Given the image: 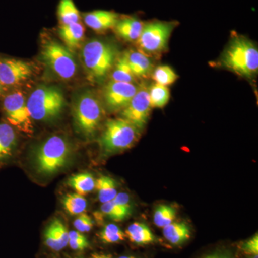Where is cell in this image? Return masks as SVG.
<instances>
[{
  "instance_id": "cell-15",
  "label": "cell",
  "mask_w": 258,
  "mask_h": 258,
  "mask_svg": "<svg viewBox=\"0 0 258 258\" xmlns=\"http://www.w3.org/2000/svg\"><path fill=\"white\" fill-rule=\"evenodd\" d=\"M16 130L7 122H0V167L8 164L18 147Z\"/></svg>"
},
{
  "instance_id": "cell-31",
  "label": "cell",
  "mask_w": 258,
  "mask_h": 258,
  "mask_svg": "<svg viewBox=\"0 0 258 258\" xmlns=\"http://www.w3.org/2000/svg\"><path fill=\"white\" fill-rule=\"evenodd\" d=\"M93 225L94 222L93 221L92 218L85 213L79 215L74 222L75 228L81 233L90 232L92 230Z\"/></svg>"
},
{
  "instance_id": "cell-32",
  "label": "cell",
  "mask_w": 258,
  "mask_h": 258,
  "mask_svg": "<svg viewBox=\"0 0 258 258\" xmlns=\"http://www.w3.org/2000/svg\"><path fill=\"white\" fill-rule=\"evenodd\" d=\"M241 249L244 254L249 255H256L258 254V236L257 234L253 236L252 238L246 241L242 244Z\"/></svg>"
},
{
  "instance_id": "cell-3",
  "label": "cell",
  "mask_w": 258,
  "mask_h": 258,
  "mask_svg": "<svg viewBox=\"0 0 258 258\" xmlns=\"http://www.w3.org/2000/svg\"><path fill=\"white\" fill-rule=\"evenodd\" d=\"M71 156L69 141L61 136H52L35 149L33 154L35 171L40 175H53L67 165Z\"/></svg>"
},
{
  "instance_id": "cell-18",
  "label": "cell",
  "mask_w": 258,
  "mask_h": 258,
  "mask_svg": "<svg viewBox=\"0 0 258 258\" xmlns=\"http://www.w3.org/2000/svg\"><path fill=\"white\" fill-rule=\"evenodd\" d=\"M58 34L67 48L69 50H73L77 48L84 39L85 28L81 21L69 25H60Z\"/></svg>"
},
{
  "instance_id": "cell-11",
  "label": "cell",
  "mask_w": 258,
  "mask_h": 258,
  "mask_svg": "<svg viewBox=\"0 0 258 258\" xmlns=\"http://www.w3.org/2000/svg\"><path fill=\"white\" fill-rule=\"evenodd\" d=\"M151 109L149 88L146 85H141L128 106L120 112V118L128 120L142 131L147 124Z\"/></svg>"
},
{
  "instance_id": "cell-28",
  "label": "cell",
  "mask_w": 258,
  "mask_h": 258,
  "mask_svg": "<svg viewBox=\"0 0 258 258\" xmlns=\"http://www.w3.org/2000/svg\"><path fill=\"white\" fill-rule=\"evenodd\" d=\"M152 77L156 83L168 86L176 82L179 76L170 66H160L153 71Z\"/></svg>"
},
{
  "instance_id": "cell-4",
  "label": "cell",
  "mask_w": 258,
  "mask_h": 258,
  "mask_svg": "<svg viewBox=\"0 0 258 258\" xmlns=\"http://www.w3.org/2000/svg\"><path fill=\"white\" fill-rule=\"evenodd\" d=\"M26 104L32 120L48 122L60 117L66 103L60 88L43 85L32 91Z\"/></svg>"
},
{
  "instance_id": "cell-8",
  "label": "cell",
  "mask_w": 258,
  "mask_h": 258,
  "mask_svg": "<svg viewBox=\"0 0 258 258\" xmlns=\"http://www.w3.org/2000/svg\"><path fill=\"white\" fill-rule=\"evenodd\" d=\"M2 100V111L5 121L15 130L31 135L33 125L27 108L26 99L21 91H8Z\"/></svg>"
},
{
  "instance_id": "cell-19",
  "label": "cell",
  "mask_w": 258,
  "mask_h": 258,
  "mask_svg": "<svg viewBox=\"0 0 258 258\" xmlns=\"http://www.w3.org/2000/svg\"><path fill=\"white\" fill-rule=\"evenodd\" d=\"M125 236L131 242L144 245L155 242L156 237L148 226L141 222H134L125 230Z\"/></svg>"
},
{
  "instance_id": "cell-30",
  "label": "cell",
  "mask_w": 258,
  "mask_h": 258,
  "mask_svg": "<svg viewBox=\"0 0 258 258\" xmlns=\"http://www.w3.org/2000/svg\"><path fill=\"white\" fill-rule=\"evenodd\" d=\"M99 237L103 243L113 244L124 241L126 236L118 226L109 224L103 227L99 233Z\"/></svg>"
},
{
  "instance_id": "cell-29",
  "label": "cell",
  "mask_w": 258,
  "mask_h": 258,
  "mask_svg": "<svg viewBox=\"0 0 258 258\" xmlns=\"http://www.w3.org/2000/svg\"><path fill=\"white\" fill-rule=\"evenodd\" d=\"M176 216V210L172 207L166 205H159L154 211V222L157 227L164 228L172 223Z\"/></svg>"
},
{
  "instance_id": "cell-13",
  "label": "cell",
  "mask_w": 258,
  "mask_h": 258,
  "mask_svg": "<svg viewBox=\"0 0 258 258\" xmlns=\"http://www.w3.org/2000/svg\"><path fill=\"white\" fill-rule=\"evenodd\" d=\"M120 15L113 11L108 10H93L83 13V22L93 31L102 33L113 29L118 21Z\"/></svg>"
},
{
  "instance_id": "cell-14",
  "label": "cell",
  "mask_w": 258,
  "mask_h": 258,
  "mask_svg": "<svg viewBox=\"0 0 258 258\" xmlns=\"http://www.w3.org/2000/svg\"><path fill=\"white\" fill-rule=\"evenodd\" d=\"M44 241L49 248L58 252L69 244V231L61 220L55 219L45 229Z\"/></svg>"
},
{
  "instance_id": "cell-35",
  "label": "cell",
  "mask_w": 258,
  "mask_h": 258,
  "mask_svg": "<svg viewBox=\"0 0 258 258\" xmlns=\"http://www.w3.org/2000/svg\"><path fill=\"white\" fill-rule=\"evenodd\" d=\"M203 258H233L231 254L227 253V252H218L208 254Z\"/></svg>"
},
{
  "instance_id": "cell-33",
  "label": "cell",
  "mask_w": 258,
  "mask_h": 258,
  "mask_svg": "<svg viewBox=\"0 0 258 258\" xmlns=\"http://www.w3.org/2000/svg\"><path fill=\"white\" fill-rule=\"evenodd\" d=\"M69 245L71 248L76 251H83L89 247L90 243L86 237L83 239L69 240Z\"/></svg>"
},
{
  "instance_id": "cell-5",
  "label": "cell",
  "mask_w": 258,
  "mask_h": 258,
  "mask_svg": "<svg viewBox=\"0 0 258 258\" xmlns=\"http://www.w3.org/2000/svg\"><path fill=\"white\" fill-rule=\"evenodd\" d=\"M74 124L79 133L86 138L96 134L104 117L101 100L92 91H85L77 96L73 106Z\"/></svg>"
},
{
  "instance_id": "cell-16",
  "label": "cell",
  "mask_w": 258,
  "mask_h": 258,
  "mask_svg": "<svg viewBox=\"0 0 258 258\" xmlns=\"http://www.w3.org/2000/svg\"><path fill=\"white\" fill-rule=\"evenodd\" d=\"M123 53L129 67L137 79H147L152 76L154 64L150 57L141 51L128 50Z\"/></svg>"
},
{
  "instance_id": "cell-9",
  "label": "cell",
  "mask_w": 258,
  "mask_h": 258,
  "mask_svg": "<svg viewBox=\"0 0 258 258\" xmlns=\"http://www.w3.org/2000/svg\"><path fill=\"white\" fill-rule=\"evenodd\" d=\"M41 58L55 76L64 81L72 79L77 72L74 56L71 50L59 42L52 40L44 44Z\"/></svg>"
},
{
  "instance_id": "cell-36",
  "label": "cell",
  "mask_w": 258,
  "mask_h": 258,
  "mask_svg": "<svg viewBox=\"0 0 258 258\" xmlns=\"http://www.w3.org/2000/svg\"><path fill=\"white\" fill-rule=\"evenodd\" d=\"M8 91H9L0 82V99H1Z\"/></svg>"
},
{
  "instance_id": "cell-1",
  "label": "cell",
  "mask_w": 258,
  "mask_h": 258,
  "mask_svg": "<svg viewBox=\"0 0 258 258\" xmlns=\"http://www.w3.org/2000/svg\"><path fill=\"white\" fill-rule=\"evenodd\" d=\"M219 63L241 77L254 79L258 72V50L252 40L242 35L232 37Z\"/></svg>"
},
{
  "instance_id": "cell-34",
  "label": "cell",
  "mask_w": 258,
  "mask_h": 258,
  "mask_svg": "<svg viewBox=\"0 0 258 258\" xmlns=\"http://www.w3.org/2000/svg\"><path fill=\"white\" fill-rule=\"evenodd\" d=\"M115 203L119 204L121 206L128 208L129 210H132V202H131L130 197L126 193L117 194L116 196L113 200Z\"/></svg>"
},
{
  "instance_id": "cell-25",
  "label": "cell",
  "mask_w": 258,
  "mask_h": 258,
  "mask_svg": "<svg viewBox=\"0 0 258 258\" xmlns=\"http://www.w3.org/2000/svg\"><path fill=\"white\" fill-rule=\"evenodd\" d=\"M63 208L69 215H79L87 209V201L82 195L77 193H69L62 199Z\"/></svg>"
},
{
  "instance_id": "cell-23",
  "label": "cell",
  "mask_w": 258,
  "mask_h": 258,
  "mask_svg": "<svg viewBox=\"0 0 258 258\" xmlns=\"http://www.w3.org/2000/svg\"><path fill=\"white\" fill-rule=\"evenodd\" d=\"M117 183L113 178L101 176L96 181L95 189L98 191V200L102 204L114 200L117 195Z\"/></svg>"
},
{
  "instance_id": "cell-22",
  "label": "cell",
  "mask_w": 258,
  "mask_h": 258,
  "mask_svg": "<svg viewBox=\"0 0 258 258\" xmlns=\"http://www.w3.org/2000/svg\"><path fill=\"white\" fill-rule=\"evenodd\" d=\"M68 185L80 195H88L95 189L96 180L90 173H80L71 176L68 180Z\"/></svg>"
},
{
  "instance_id": "cell-6",
  "label": "cell",
  "mask_w": 258,
  "mask_h": 258,
  "mask_svg": "<svg viewBox=\"0 0 258 258\" xmlns=\"http://www.w3.org/2000/svg\"><path fill=\"white\" fill-rule=\"evenodd\" d=\"M141 132L122 118L107 120L99 139L103 155H113L133 147L140 138Z\"/></svg>"
},
{
  "instance_id": "cell-39",
  "label": "cell",
  "mask_w": 258,
  "mask_h": 258,
  "mask_svg": "<svg viewBox=\"0 0 258 258\" xmlns=\"http://www.w3.org/2000/svg\"><path fill=\"white\" fill-rule=\"evenodd\" d=\"M252 258H258L257 254H256V255H253V257H252Z\"/></svg>"
},
{
  "instance_id": "cell-24",
  "label": "cell",
  "mask_w": 258,
  "mask_h": 258,
  "mask_svg": "<svg viewBox=\"0 0 258 258\" xmlns=\"http://www.w3.org/2000/svg\"><path fill=\"white\" fill-rule=\"evenodd\" d=\"M111 74V81L118 82L134 83L137 78L134 76L132 70L129 67L124 53L118 55L115 61Z\"/></svg>"
},
{
  "instance_id": "cell-27",
  "label": "cell",
  "mask_w": 258,
  "mask_h": 258,
  "mask_svg": "<svg viewBox=\"0 0 258 258\" xmlns=\"http://www.w3.org/2000/svg\"><path fill=\"white\" fill-rule=\"evenodd\" d=\"M101 210L103 215L115 222L123 221L125 219L128 218L132 213V210L121 206L113 200L103 203Z\"/></svg>"
},
{
  "instance_id": "cell-26",
  "label": "cell",
  "mask_w": 258,
  "mask_h": 258,
  "mask_svg": "<svg viewBox=\"0 0 258 258\" xmlns=\"http://www.w3.org/2000/svg\"><path fill=\"white\" fill-rule=\"evenodd\" d=\"M149 101L152 108H162L170 99V91L167 86L154 83L149 88Z\"/></svg>"
},
{
  "instance_id": "cell-38",
  "label": "cell",
  "mask_w": 258,
  "mask_h": 258,
  "mask_svg": "<svg viewBox=\"0 0 258 258\" xmlns=\"http://www.w3.org/2000/svg\"><path fill=\"white\" fill-rule=\"evenodd\" d=\"M119 258H136V257H132V256H122V257H120Z\"/></svg>"
},
{
  "instance_id": "cell-37",
  "label": "cell",
  "mask_w": 258,
  "mask_h": 258,
  "mask_svg": "<svg viewBox=\"0 0 258 258\" xmlns=\"http://www.w3.org/2000/svg\"><path fill=\"white\" fill-rule=\"evenodd\" d=\"M90 258H113L110 254H93Z\"/></svg>"
},
{
  "instance_id": "cell-21",
  "label": "cell",
  "mask_w": 258,
  "mask_h": 258,
  "mask_svg": "<svg viewBox=\"0 0 258 258\" xmlns=\"http://www.w3.org/2000/svg\"><path fill=\"white\" fill-rule=\"evenodd\" d=\"M57 17L60 25L81 21V13L74 0H60L57 5Z\"/></svg>"
},
{
  "instance_id": "cell-10",
  "label": "cell",
  "mask_w": 258,
  "mask_h": 258,
  "mask_svg": "<svg viewBox=\"0 0 258 258\" xmlns=\"http://www.w3.org/2000/svg\"><path fill=\"white\" fill-rule=\"evenodd\" d=\"M34 74V68L30 62L0 56V82L8 91L18 87Z\"/></svg>"
},
{
  "instance_id": "cell-17",
  "label": "cell",
  "mask_w": 258,
  "mask_h": 258,
  "mask_svg": "<svg viewBox=\"0 0 258 258\" xmlns=\"http://www.w3.org/2000/svg\"><path fill=\"white\" fill-rule=\"evenodd\" d=\"M144 23L136 17H120L115 24V33L123 40L128 42H137L140 37Z\"/></svg>"
},
{
  "instance_id": "cell-20",
  "label": "cell",
  "mask_w": 258,
  "mask_h": 258,
  "mask_svg": "<svg viewBox=\"0 0 258 258\" xmlns=\"http://www.w3.org/2000/svg\"><path fill=\"white\" fill-rule=\"evenodd\" d=\"M163 235L170 243L180 245L190 238L191 232L184 222H174L163 228Z\"/></svg>"
},
{
  "instance_id": "cell-7",
  "label": "cell",
  "mask_w": 258,
  "mask_h": 258,
  "mask_svg": "<svg viewBox=\"0 0 258 258\" xmlns=\"http://www.w3.org/2000/svg\"><path fill=\"white\" fill-rule=\"evenodd\" d=\"M177 25L176 21L160 20L144 23L143 30L137 41L139 50L147 55L162 53L167 49L171 33Z\"/></svg>"
},
{
  "instance_id": "cell-12",
  "label": "cell",
  "mask_w": 258,
  "mask_h": 258,
  "mask_svg": "<svg viewBox=\"0 0 258 258\" xmlns=\"http://www.w3.org/2000/svg\"><path fill=\"white\" fill-rule=\"evenodd\" d=\"M138 88L134 83L109 81L103 91L105 104L110 111H122L128 106Z\"/></svg>"
},
{
  "instance_id": "cell-2",
  "label": "cell",
  "mask_w": 258,
  "mask_h": 258,
  "mask_svg": "<svg viewBox=\"0 0 258 258\" xmlns=\"http://www.w3.org/2000/svg\"><path fill=\"white\" fill-rule=\"evenodd\" d=\"M118 55V49L111 42L97 39L86 42L81 50V57L90 81L103 82L113 69Z\"/></svg>"
}]
</instances>
